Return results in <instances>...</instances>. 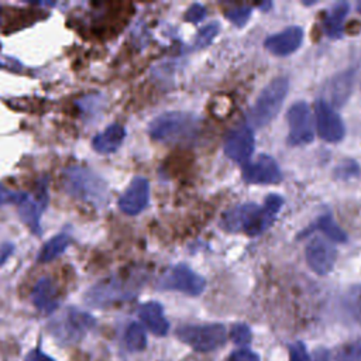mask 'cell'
I'll list each match as a JSON object with an SVG mask.
<instances>
[{
	"label": "cell",
	"mask_w": 361,
	"mask_h": 361,
	"mask_svg": "<svg viewBox=\"0 0 361 361\" xmlns=\"http://www.w3.org/2000/svg\"><path fill=\"white\" fill-rule=\"evenodd\" d=\"M354 82V71H345L336 76L330 83V97L334 106H341L348 99Z\"/></svg>",
	"instance_id": "cell-21"
},
{
	"label": "cell",
	"mask_w": 361,
	"mask_h": 361,
	"mask_svg": "<svg viewBox=\"0 0 361 361\" xmlns=\"http://www.w3.org/2000/svg\"><path fill=\"white\" fill-rule=\"evenodd\" d=\"M219 30H220V25L216 21L204 25L203 28H200L195 41H193V44H192V49H202V48H206L207 45H210L212 41L219 34Z\"/></svg>",
	"instance_id": "cell-25"
},
{
	"label": "cell",
	"mask_w": 361,
	"mask_h": 361,
	"mask_svg": "<svg viewBox=\"0 0 361 361\" xmlns=\"http://www.w3.org/2000/svg\"><path fill=\"white\" fill-rule=\"evenodd\" d=\"M360 175V166L354 159H344L334 168L336 179H351Z\"/></svg>",
	"instance_id": "cell-26"
},
{
	"label": "cell",
	"mask_w": 361,
	"mask_h": 361,
	"mask_svg": "<svg viewBox=\"0 0 361 361\" xmlns=\"http://www.w3.org/2000/svg\"><path fill=\"white\" fill-rule=\"evenodd\" d=\"M71 240L68 234H58L54 238H51L49 241H47L44 244V247L41 248V251L37 255V261L38 262H49L52 259H55L56 257H59L69 245Z\"/></svg>",
	"instance_id": "cell-22"
},
{
	"label": "cell",
	"mask_w": 361,
	"mask_h": 361,
	"mask_svg": "<svg viewBox=\"0 0 361 361\" xmlns=\"http://www.w3.org/2000/svg\"><path fill=\"white\" fill-rule=\"evenodd\" d=\"M18 209V216L23 220V223L34 233L41 234V226H39V203L34 202L30 195L18 192L17 199L14 202Z\"/></svg>",
	"instance_id": "cell-19"
},
{
	"label": "cell",
	"mask_w": 361,
	"mask_h": 361,
	"mask_svg": "<svg viewBox=\"0 0 361 361\" xmlns=\"http://www.w3.org/2000/svg\"><path fill=\"white\" fill-rule=\"evenodd\" d=\"M178 338L195 351L209 353L221 347L227 340V330L220 323L186 324L176 330Z\"/></svg>",
	"instance_id": "cell-7"
},
{
	"label": "cell",
	"mask_w": 361,
	"mask_h": 361,
	"mask_svg": "<svg viewBox=\"0 0 361 361\" xmlns=\"http://www.w3.org/2000/svg\"><path fill=\"white\" fill-rule=\"evenodd\" d=\"M149 199V183L145 178L135 176L126 192L118 199V207L121 212L130 216H135L142 212Z\"/></svg>",
	"instance_id": "cell-14"
},
{
	"label": "cell",
	"mask_w": 361,
	"mask_h": 361,
	"mask_svg": "<svg viewBox=\"0 0 361 361\" xmlns=\"http://www.w3.org/2000/svg\"><path fill=\"white\" fill-rule=\"evenodd\" d=\"M358 10H360V13H361V3L358 4Z\"/></svg>",
	"instance_id": "cell-36"
},
{
	"label": "cell",
	"mask_w": 361,
	"mask_h": 361,
	"mask_svg": "<svg viewBox=\"0 0 361 361\" xmlns=\"http://www.w3.org/2000/svg\"><path fill=\"white\" fill-rule=\"evenodd\" d=\"M302 41H303V30L298 25H293L268 37L264 45L271 54L285 56L295 52L300 47Z\"/></svg>",
	"instance_id": "cell-15"
},
{
	"label": "cell",
	"mask_w": 361,
	"mask_h": 361,
	"mask_svg": "<svg viewBox=\"0 0 361 361\" xmlns=\"http://www.w3.org/2000/svg\"><path fill=\"white\" fill-rule=\"evenodd\" d=\"M124 137H126L124 127L114 123L107 128H104L102 133H99L93 138L92 145H93V149L99 154H111L116 149H118V147L124 141Z\"/></svg>",
	"instance_id": "cell-18"
},
{
	"label": "cell",
	"mask_w": 361,
	"mask_h": 361,
	"mask_svg": "<svg viewBox=\"0 0 361 361\" xmlns=\"http://www.w3.org/2000/svg\"><path fill=\"white\" fill-rule=\"evenodd\" d=\"M13 251H14V245L11 243L1 244V247H0V265H3L8 259V257L13 254Z\"/></svg>",
	"instance_id": "cell-34"
},
{
	"label": "cell",
	"mask_w": 361,
	"mask_h": 361,
	"mask_svg": "<svg viewBox=\"0 0 361 361\" xmlns=\"http://www.w3.org/2000/svg\"><path fill=\"white\" fill-rule=\"evenodd\" d=\"M157 286L162 290H178L189 296H197L204 290L206 281L186 264H176L159 278Z\"/></svg>",
	"instance_id": "cell-8"
},
{
	"label": "cell",
	"mask_w": 361,
	"mask_h": 361,
	"mask_svg": "<svg viewBox=\"0 0 361 361\" xmlns=\"http://www.w3.org/2000/svg\"><path fill=\"white\" fill-rule=\"evenodd\" d=\"M316 130L322 140L327 142H338L345 134V127L341 117L333 110L330 103L320 99L314 103Z\"/></svg>",
	"instance_id": "cell-10"
},
{
	"label": "cell",
	"mask_w": 361,
	"mask_h": 361,
	"mask_svg": "<svg viewBox=\"0 0 361 361\" xmlns=\"http://www.w3.org/2000/svg\"><path fill=\"white\" fill-rule=\"evenodd\" d=\"M289 133V145H305L314 138V124L310 107L306 102H296L292 104L286 114Z\"/></svg>",
	"instance_id": "cell-9"
},
{
	"label": "cell",
	"mask_w": 361,
	"mask_h": 361,
	"mask_svg": "<svg viewBox=\"0 0 361 361\" xmlns=\"http://www.w3.org/2000/svg\"><path fill=\"white\" fill-rule=\"evenodd\" d=\"M17 193L18 192H10V190H7L6 188H3L0 185V204H3L6 202H16Z\"/></svg>",
	"instance_id": "cell-35"
},
{
	"label": "cell",
	"mask_w": 361,
	"mask_h": 361,
	"mask_svg": "<svg viewBox=\"0 0 361 361\" xmlns=\"http://www.w3.org/2000/svg\"><path fill=\"white\" fill-rule=\"evenodd\" d=\"M227 361H259V355L250 348H240L237 351H233Z\"/></svg>",
	"instance_id": "cell-32"
},
{
	"label": "cell",
	"mask_w": 361,
	"mask_h": 361,
	"mask_svg": "<svg viewBox=\"0 0 361 361\" xmlns=\"http://www.w3.org/2000/svg\"><path fill=\"white\" fill-rule=\"evenodd\" d=\"M243 178L248 183L269 185L278 183L282 179V173L276 161L272 157L262 154L254 162L243 165Z\"/></svg>",
	"instance_id": "cell-12"
},
{
	"label": "cell",
	"mask_w": 361,
	"mask_h": 361,
	"mask_svg": "<svg viewBox=\"0 0 361 361\" xmlns=\"http://www.w3.org/2000/svg\"><path fill=\"white\" fill-rule=\"evenodd\" d=\"M124 343L126 347L133 353L142 351L147 345V334L144 327L137 322L130 323L124 334Z\"/></svg>",
	"instance_id": "cell-24"
},
{
	"label": "cell",
	"mask_w": 361,
	"mask_h": 361,
	"mask_svg": "<svg viewBox=\"0 0 361 361\" xmlns=\"http://www.w3.org/2000/svg\"><path fill=\"white\" fill-rule=\"evenodd\" d=\"M252 8L250 6H241V7H235L231 8L226 13V17L237 27H243L245 25V23L248 21V18L251 17Z\"/></svg>",
	"instance_id": "cell-28"
},
{
	"label": "cell",
	"mask_w": 361,
	"mask_h": 361,
	"mask_svg": "<svg viewBox=\"0 0 361 361\" xmlns=\"http://www.w3.org/2000/svg\"><path fill=\"white\" fill-rule=\"evenodd\" d=\"M31 300H32L34 306L45 314L55 312L59 305L58 289H56L55 282L49 276H44V278L38 279L35 286L32 288Z\"/></svg>",
	"instance_id": "cell-16"
},
{
	"label": "cell",
	"mask_w": 361,
	"mask_h": 361,
	"mask_svg": "<svg viewBox=\"0 0 361 361\" xmlns=\"http://www.w3.org/2000/svg\"><path fill=\"white\" fill-rule=\"evenodd\" d=\"M0 68H1V63H0Z\"/></svg>",
	"instance_id": "cell-37"
},
{
	"label": "cell",
	"mask_w": 361,
	"mask_h": 361,
	"mask_svg": "<svg viewBox=\"0 0 361 361\" xmlns=\"http://www.w3.org/2000/svg\"><path fill=\"white\" fill-rule=\"evenodd\" d=\"M63 188L71 196L92 204H103L109 199L104 180L86 168H68L63 173Z\"/></svg>",
	"instance_id": "cell-4"
},
{
	"label": "cell",
	"mask_w": 361,
	"mask_h": 361,
	"mask_svg": "<svg viewBox=\"0 0 361 361\" xmlns=\"http://www.w3.org/2000/svg\"><path fill=\"white\" fill-rule=\"evenodd\" d=\"M288 89L289 83L286 78H276L269 82L257 97L254 106L250 109V123L255 127H264L274 120L282 107Z\"/></svg>",
	"instance_id": "cell-5"
},
{
	"label": "cell",
	"mask_w": 361,
	"mask_h": 361,
	"mask_svg": "<svg viewBox=\"0 0 361 361\" xmlns=\"http://www.w3.org/2000/svg\"><path fill=\"white\" fill-rule=\"evenodd\" d=\"M141 285V272L138 275L131 274L128 276L114 275L93 285L86 292L85 300L93 307H106L134 298Z\"/></svg>",
	"instance_id": "cell-3"
},
{
	"label": "cell",
	"mask_w": 361,
	"mask_h": 361,
	"mask_svg": "<svg viewBox=\"0 0 361 361\" xmlns=\"http://www.w3.org/2000/svg\"><path fill=\"white\" fill-rule=\"evenodd\" d=\"M336 360L337 361H361V344L354 343V344L344 345L338 351Z\"/></svg>",
	"instance_id": "cell-29"
},
{
	"label": "cell",
	"mask_w": 361,
	"mask_h": 361,
	"mask_svg": "<svg viewBox=\"0 0 361 361\" xmlns=\"http://www.w3.org/2000/svg\"><path fill=\"white\" fill-rule=\"evenodd\" d=\"M320 230L323 231L329 238H331L333 241H337V243H345L347 241V234L343 228L338 227V224L333 220V217L330 214H324V216H320L316 223L310 227V230H307L306 233L312 231V230Z\"/></svg>",
	"instance_id": "cell-23"
},
{
	"label": "cell",
	"mask_w": 361,
	"mask_h": 361,
	"mask_svg": "<svg viewBox=\"0 0 361 361\" xmlns=\"http://www.w3.org/2000/svg\"><path fill=\"white\" fill-rule=\"evenodd\" d=\"M289 361H310V355L302 341H296L289 345Z\"/></svg>",
	"instance_id": "cell-30"
},
{
	"label": "cell",
	"mask_w": 361,
	"mask_h": 361,
	"mask_svg": "<svg viewBox=\"0 0 361 361\" xmlns=\"http://www.w3.org/2000/svg\"><path fill=\"white\" fill-rule=\"evenodd\" d=\"M348 3H337L334 4L329 13L326 14L324 17V21H323V25H324V32L327 37L336 39V38H340L341 34H343V30H344V20H345V16L348 13Z\"/></svg>",
	"instance_id": "cell-20"
},
{
	"label": "cell",
	"mask_w": 361,
	"mask_h": 361,
	"mask_svg": "<svg viewBox=\"0 0 361 361\" xmlns=\"http://www.w3.org/2000/svg\"><path fill=\"white\" fill-rule=\"evenodd\" d=\"M282 203L283 200L281 196L269 195L267 196L264 206L255 203L234 206L223 214L220 226L228 233H245L250 237H255L274 223Z\"/></svg>",
	"instance_id": "cell-1"
},
{
	"label": "cell",
	"mask_w": 361,
	"mask_h": 361,
	"mask_svg": "<svg viewBox=\"0 0 361 361\" xmlns=\"http://www.w3.org/2000/svg\"><path fill=\"white\" fill-rule=\"evenodd\" d=\"M204 17H206V8H204L202 4H199V3L192 4V6L188 8L186 14H185V20L189 21V23H199V21H202Z\"/></svg>",
	"instance_id": "cell-31"
},
{
	"label": "cell",
	"mask_w": 361,
	"mask_h": 361,
	"mask_svg": "<svg viewBox=\"0 0 361 361\" xmlns=\"http://www.w3.org/2000/svg\"><path fill=\"white\" fill-rule=\"evenodd\" d=\"M148 133L158 142L189 144L197 134V118L179 111L164 113L149 123Z\"/></svg>",
	"instance_id": "cell-2"
},
{
	"label": "cell",
	"mask_w": 361,
	"mask_h": 361,
	"mask_svg": "<svg viewBox=\"0 0 361 361\" xmlns=\"http://www.w3.org/2000/svg\"><path fill=\"white\" fill-rule=\"evenodd\" d=\"M306 261L317 275H327L336 262L337 252L334 247L320 237H314L306 247Z\"/></svg>",
	"instance_id": "cell-13"
},
{
	"label": "cell",
	"mask_w": 361,
	"mask_h": 361,
	"mask_svg": "<svg viewBox=\"0 0 361 361\" xmlns=\"http://www.w3.org/2000/svg\"><path fill=\"white\" fill-rule=\"evenodd\" d=\"M138 316L152 334L162 337L168 333L169 322L164 316V309L158 302H145L141 305Z\"/></svg>",
	"instance_id": "cell-17"
},
{
	"label": "cell",
	"mask_w": 361,
	"mask_h": 361,
	"mask_svg": "<svg viewBox=\"0 0 361 361\" xmlns=\"http://www.w3.org/2000/svg\"><path fill=\"white\" fill-rule=\"evenodd\" d=\"M254 144L255 141L251 127L243 124L233 128L226 135L224 152L234 162L245 165L247 162H250V158L254 152Z\"/></svg>",
	"instance_id": "cell-11"
},
{
	"label": "cell",
	"mask_w": 361,
	"mask_h": 361,
	"mask_svg": "<svg viewBox=\"0 0 361 361\" xmlns=\"http://www.w3.org/2000/svg\"><path fill=\"white\" fill-rule=\"evenodd\" d=\"M24 361H55V360L51 358L49 355H47L42 350L34 348V350H31V351L27 353Z\"/></svg>",
	"instance_id": "cell-33"
},
{
	"label": "cell",
	"mask_w": 361,
	"mask_h": 361,
	"mask_svg": "<svg viewBox=\"0 0 361 361\" xmlns=\"http://www.w3.org/2000/svg\"><path fill=\"white\" fill-rule=\"evenodd\" d=\"M96 324L93 316L75 307L65 309L49 323V331L61 344H72L83 338Z\"/></svg>",
	"instance_id": "cell-6"
},
{
	"label": "cell",
	"mask_w": 361,
	"mask_h": 361,
	"mask_svg": "<svg viewBox=\"0 0 361 361\" xmlns=\"http://www.w3.org/2000/svg\"><path fill=\"white\" fill-rule=\"evenodd\" d=\"M230 338L237 345H247L252 340L251 329L244 323H237L230 330Z\"/></svg>",
	"instance_id": "cell-27"
}]
</instances>
